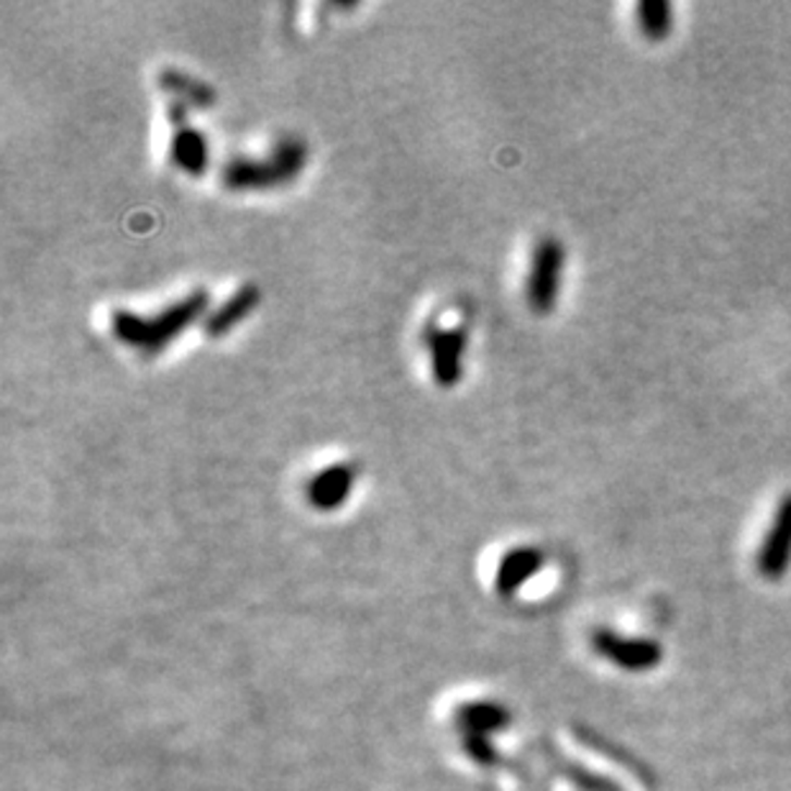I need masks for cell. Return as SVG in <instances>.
Instances as JSON below:
<instances>
[{
    "instance_id": "cell-9",
    "label": "cell",
    "mask_w": 791,
    "mask_h": 791,
    "mask_svg": "<svg viewBox=\"0 0 791 791\" xmlns=\"http://www.w3.org/2000/svg\"><path fill=\"white\" fill-rule=\"evenodd\" d=\"M543 564H546V554H543L541 548L520 546L507 551L505 558L497 566V579H495L497 592L503 594V597H510V594L518 592L522 584L531 582V579L539 574Z\"/></svg>"
},
{
    "instance_id": "cell-1",
    "label": "cell",
    "mask_w": 791,
    "mask_h": 791,
    "mask_svg": "<svg viewBox=\"0 0 791 791\" xmlns=\"http://www.w3.org/2000/svg\"><path fill=\"white\" fill-rule=\"evenodd\" d=\"M210 295L206 289H193L180 300L166 305L155 316H139L134 310H115L111 316V331L119 344L131 346L141 357H159L174 341L195 325L206 321Z\"/></svg>"
},
{
    "instance_id": "cell-2",
    "label": "cell",
    "mask_w": 791,
    "mask_h": 791,
    "mask_svg": "<svg viewBox=\"0 0 791 791\" xmlns=\"http://www.w3.org/2000/svg\"><path fill=\"white\" fill-rule=\"evenodd\" d=\"M308 144L297 136H282L270 157H236L223 166L221 183L231 193H264L289 185L308 164Z\"/></svg>"
},
{
    "instance_id": "cell-6",
    "label": "cell",
    "mask_w": 791,
    "mask_h": 791,
    "mask_svg": "<svg viewBox=\"0 0 791 791\" xmlns=\"http://www.w3.org/2000/svg\"><path fill=\"white\" fill-rule=\"evenodd\" d=\"M791 566V492L776 505L771 526L756 554V571L766 582H779Z\"/></svg>"
},
{
    "instance_id": "cell-7",
    "label": "cell",
    "mask_w": 791,
    "mask_h": 791,
    "mask_svg": "<svg viewBox=\"0 0 791 791\" xmlns=\"http://www.w3.org/2000/svg\"><path fill=\"white\" fill-rule=\"evenodd\" d=\"M357 464H348V461H338L331 464L318 471V474L305 484V492H308V503L316 507V510L331 512L338 510L341 505L351 497L354 484H357Z\"/></svg>"
},
{
    "instance_id": "cell-3",
    "label": "cell",
    "mask_w": 791,
    "mask_h": 791,
    "mask_svg": "<svg viewBox=\"0 0 791 791\" xmlns=\"http://www.w3.org/2000/svg\"><path fill=\"white\" fill-rule=\"evenodd\" d=\"M566 270V246L561 238L543 236L533 246L531 267L526 277V302L535 316H551L561 297V282Z\"/></svg>"
},
{
    "instance_id": "cell-5",
    "label": "cell",
    "mask_w": 791,
    "mask_h": 791,
    "mask_svg": "<svg viewBox=\"0 0 791 791\" xmlns=\"http://www.w3.org/2000/svg\"><path fill=\"white\" fill-rule=\"evenodd\" d=\"M592 648L597 651L605 662L630 673L651 671L664 662L662 643L651 641V638H626L607 628L594 630Z\"/></svg>"
},
{
    "instance_id": "cell-13",
    "label": "cell",
    "mask_w": 791,
    "mask_h": 791,
    "mask_svg": "<svg viewBox=\"0 0 791 791\" xmlns=\"http://www.w3.org/2000/svg\"><path fill=\"white\" fill-rule=\"evenodd\" d=\"M566 776L584 791H622V787H618V783L602 779V776H594L582 766H566Z\"/></svg>"
},
{
    "instance_id": "cell-10",
    "label": "cell",
    "mask_w": 791,
    "mask_h": 791,
    "mask_svg": "<svg viewBox=\"0 0 791 791\" xmlns=\"http://www.w3.org/2000/svg\"><path fill=\"white\" fill-rule=\"evenodd\" d=\"M170 159L180 172L190 174V177H202V174L208 172L210 162L208 139L198 128L187 126V123H180V126H174Z\"/></svg>"
},
{
    "instance_id": "cell-11",
    "label": "cell",
    "mask_w": 791,
    "mask_h": 791,
    "mask_svg": "<svg viewBox=\"0 0 791 791\" xmlns=\"http://www.w3.org/2000/svg\"><path fill=\"white\" fill-rule=\"evenodd\" d=\"M159 87H162L164 92H170L174 103L198 108V111H208V108H213L218 100L215 90L208 83H202V79L174 67L159 72Z\"/></svg>"
},
{
    "instance_id": "cell-8",
    "label": "cell",
    "mask_w": 791,
    "mask_h": 791,
    "mask_svg": "<svg viewBox=\"0 0 791 791\" xmlns=\"http://www.w3.org/2000/svg\"><path fill=\"white\" fill-rule=\"evenodd\" d=\"M261 302V289L257 285H242L234 295L228 297L221 308L210 310L206 321H202V333L208 338H223L226 333L236 329L238 323H244L254 310L259 308Z\"/></svg>"
},
{
    "instance_id": "cell-4",
    "label": "cell",
    "mask_w": 791,
    "mask_h": 791,
    "mask_svg": "<svg viewBox=\"0 0 791 791\" xmlns=\"http://www.w3.org/2000/svg\"><path fill=\"white\" fill-rule=\"evenodd\" d=\"M423 344L428 348V357H431L433 382L444 390H454L464 376L469 331L464 325H456V329L428 325L423 331Z\"/></svg>"
},
{
    "instance_id": "cell-12",
    "label": "cell",
    "mask_w": 791,
    "mask_h": 791,
    "mask_svg": "<svg viewBox=\"0 0 791 791\" xmlns=\"http://www.w3.org/2000/svg\"><path fill=\"white\" fill-rule=\"evenodd\" d=\"M635 16L645 39L664 41L673 32V9L669 0H643L638 3Z\"/></svg>"
}]
</instances>
